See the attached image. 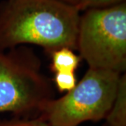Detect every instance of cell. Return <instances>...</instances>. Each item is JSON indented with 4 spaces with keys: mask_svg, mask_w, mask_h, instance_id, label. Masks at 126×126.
<instances>
[{
    "mask_svg": "<svg viewBox=\"0 0 126 126\" xmlns=\"http://www.w3.org/2000/svg\"><path fill=\"white\" fill-rule=\"evenodd\" d=\"M53 81L59 92L67 93L77 85V80L75 72L55 73Z\"/></svg>",
    "mask_w": 126,
    "mask_h": 126,
    "instance_id": "52a82bcc",
    "label": "cell"
},
{
    "mask_svg": "<svg viewBox=\"0 0 126 126\" xmlns=\"http://www.w3.org/2000/svg\"><path fill=\"white\" fill-rule=\"evenodd\" d=\"M50 55V69L54 73L75 72L81 61V57L69 48H62Z\"/></svg>",
    "mask_w": 126,
    "mask_h": 126,
    "instance_id": "8992f818",
    "label": "cell"
},
{
    "mask_svg": "<svg viewBox=\"0 0 126 126\" xmlns=\"http://www.w3.org/2000/svg\"><path fill=\"white\" fill-rule=\"evenodd\" d=\"M0 126H50L39 117L30 118L14 117L11 119L0 120Z\"/></svg>",
    "mask_w": 126,
    "mask_h": 126,
    "instance_id": "9c48e42d",
    "label": "cell"
},
{
    "mask_svg": "<svg viewBox=\"0 0 126 126\" xmlns=\"http://www.w3.org/2000/svg\"><path fill=\"white\" fill-rule=\"evenodd\" d=\"M121 74L88 68L73 89L46 104L38 117L50 126H79L104 119L115 100Z\"/></svg>",
    "mask_w": 126,
    "mask_h": 126,
    "instance_id": "3957f363",
    "label": "cell"
},
{
    "mask_svg": "<svg viewBox=\"0 0 126 126\" xmlns=\"http://www.w3.org/2000/svg\"><path fill=\"white\" fill-rule=\"evenodd\" d=\"M126 2V0H79L76 6L79 11L91 9H102Z\"/></svg>",
    "mask_w": 126,
    "mask_h": 126,
    "instance_id": "ba28073f",
    "label": "cell"
},
{
    "mask_svg": "<svg viewBox=\"0 0 126 126\" xmlns=\"http://www.w3.org/2000/svg\"><path fill=\"white\" fill-rule=\"evenodd\" d=\"M77 50L88 68L123 74L126 68V3L85 11L80 16Z\"/></svg>",
    "mask_w": 126,
    "mask_h": 126,
    "instance_id": "277c9868",
    "label": "cell"
},
{
    "mask_svg": "<svg viewBox=\"0 0 126 126\" xmlns=\"http://www.w3.org/2000/svg\"><path fill=\"white\" fill-rule=\"evenodd\" d=\"M53 98V81L43 72L41 60L32 48L19 46L0 50V113L36 118Z\"/></svg>",
    "mask_w": 126,
    "mask_h": 126,
    "instance_id": "7a4b0ae2",
    "label": "cell"
},
{
    "mask_svg": "<svg viewBox=\"0 0 126 126\" xmlns=\"http://www.w3.org/2000/svg\"><path fill=\"white\" fill-rule=\"evenodd\" d=\"M61 1H63L64 3H67L68 4L72 5V6H74L75 7L77 6L79 2V0H60Z\"/></svg>",
    "mask_w": 126,
    "mask_h": 126,
    "instance_id": "30bf717a",
    "label": "cell"
},
{
    "mask_svg": "<svg viewBox=\"0 0 126 126\" xmlns=\"http://www.w3.org/2000/svg\"><path fill=\"white\" fill-rule=\"evenodd\" d=\"M105 126H126V76H121L115 100L107 115Z\"/></svg>",
    "mask_w": 126,
    "mask_h": 126,
    "instance_id": "5b68a950",
    "label": "cell"
},
{
    "mask_svg": "<svg viewBox=\"0 0 126 126\" xmlns=\"http://www.w3.org/2000/svg\"><path fill=\"white\" fill-rule=\"evenodd\" d=\"M79 11L60 0H6L0 4V50L35 45L50 55L77 49Z\"/></svg>",
    "mask_w": 126,
    "mask_h": 126,
    "instance_id": "6da1fadb",
    "label": "cell"
}]
</instances>
